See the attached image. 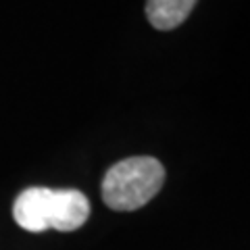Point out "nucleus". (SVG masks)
Segmentation results:
<instances>
[{
    "label": "nucleus",
    "instance_id": "2",
    "mask_svg": "<svg viewBox=\"0 0 250 250\" xmlns=\"http://www.w3.org/2000/svg\"><path fill=\"white\" fill-rule=\"evenodd\" d=\"M165 184V167L154 156H129L106 171L103 200L113 210H136L150 202Z\"/></svg>",
    "mask_w": 250,
    "mask_h": 250
},
{
    "label": "nucleus",
    "instance_id": "3",
    "mask_svg": "<svg viewBox=\"0 0 250 250\" xmlns=\"http://www.w3.org/2000/svg\"><path fill=\"white\" fill-rule=\"evenodd\" d=\"M196 0H146V17L154 29H175L188 19Z\"/></svg>",
    "mask_w": 250,
    "mask_h": 250
},
{
    "label": "nucleus",
    "instance_id": "1",
    "mask_svg": "<svg viewBox=\"0 0 250 250\" xmlns=\"http://www.w3.org/2000/svg\"><path fill=\"white\" fill-rule=\"evenodd\" d=\"M13 217L19 228L31 233L46 229L75 231L88 221L90 202L73 188H25L13 205Z\"/></svg>",
    "mask_w": 250,
    "mask_h": 250
}]
</instances>
